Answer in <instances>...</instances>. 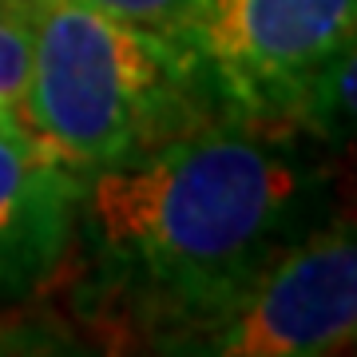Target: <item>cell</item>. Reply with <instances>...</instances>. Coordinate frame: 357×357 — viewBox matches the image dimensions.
Here are the masks:
<instances>
[{
	"instance_id": "6da1fadb",
	"label": "cell",
	"mask_w": 357,
	"mask_h": 357,
	"mask_svg": "<svg viewBox=\"0 0 357 357\" xmlns=\"http://www.w3.org/2000/svg\"><path fill=\"white\" fill-rule=\"evenodd\" d=\"M326 175L290 128L234 112L88 171L79 183L72 306L103 342H167L203 321L270 255L321 222Z\"/></svg>"
},
{
	"instance_id": "7a4b0ae2",
	"label": "cell",
	"mask_w": 357,
	"mask_h": 357,
	"mask_svg": "<svg viewBox=\"0 0 357 357\" xmlns=\"http://www.w3.org/2000/svg\"><path fill=\"white\" fill-rule=\"evenodd\" d=\"M24 4L32 52L16 119L79 175L227 112L178 36L84 0Z\"/></svg>"
},
{
	"instance_id": "3957f363",
	"label": "cell",
	"mask_w": 357,
	"mask_h": 357,
	"mask_svg": "<svg viewBox=\"0 0 357 357\" xmlns=\"http://www.w3.org/2000/svg\"><path fill=\"white\" fill-rule=\"evenodd\" d=\"M357 238L354 218L333 215L302 230L203 321L163 354L218 357H321L354 349Z\"/></svg>"
},
{
	"instance_id": "277c9868",
	"label": "cell",
	"mask_w": 357,
	"mask_h": 357,
	"mask_svg": "<svg viewBox=\"0 0 357 357\" xmlns=\"http://www.w3.org/2000/svg\"><path fill=\"white\" fill-rule=\"evenodd\" d=\"M357 36V0H203L183 44L234 115L290 128L310 76Z\"/></svg>"
},
{
	"instance_id": "5b68a950",
	"label": "cell",
	"mask_w": 357,
	"mask_h": 357,
	"mask_svg": "<svg viewBox=\"0 0 357 357\" xmlns=\"http://www.w3.org/2000/svg\"><path fill=\"white\" fill-rule=\"evenodd\" d=\"M84 175L20 119H0V314L56 286L72 255Z\"/></svg>"
},
{
	"instance_id": "8992f818",
	"label": "cell",
	"mask_w": 357,
	"mask_h": 357,
	"mask_svg": "<svg viewBox=\"0 0 357 357\" xmlns=\"http://www.w3.org/2000/svg\"><path fill=\"white\" fill-rule=\"evenodd\" d=\"M357 44H345L310 76L290 115V131L310 143H326L342 151L354 135V60Z\"/></svg>"
},
{
	"instance_id": "52a82bcc",
	"label": "cell",
	"mask_w": 357,
	"mask_h": 357,
	"mask_svg": "<svg viewBox=\"0 0 357 357\" xmlns=\"http://www.w3.org/2000/svg\"><path fill=\"white\" fill-rule=\"evenodd\" d=\"M28 4L24 0H0V100L8 107H20L28 79Z\"/></svg>"
},
{
	"instance_id": "ba28073f",
	"label": "cell",
	"mask_w": 357,
	"mask_h": 357,
	"mask_svg": "<svg viewBox=\"0 0 357 357\" xmlns=\"http://www.w3.org/2000/svg\"><path fill=\"white\" fill-rule=\"evenodd\" d=\"M84 4H96L103 13L119 16V20H131V24H143L151 32L178 40L191 28L195 13L203 8V0H84Z\"/></svg>"
},
{
	"instance_id": "9c48e42d",
	"label": "cell",
	"mask_w": 357,
	"mask_h": 357,
	"mask_svg": "<svg viewBox=\"0 0 357 357\" xmlns=\"http://www.w3.org/2000/svg\"><path fill=\"white\" fill-rule=\"evenodd\" d=\"M0 119H16V112H13V107H8L4 100H0Z\"/></svg>"
}]
</instances>
